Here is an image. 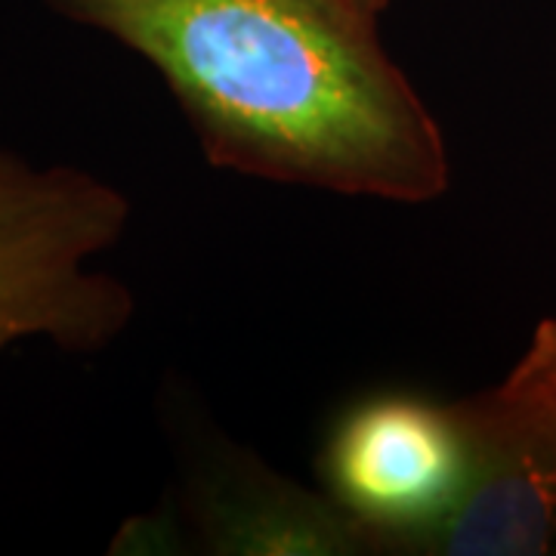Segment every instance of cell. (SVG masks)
<instances>
[{"instance_id":"5b68a950","label":"cell","mask_w":556,"mask_h":556,"mask_svg":"<svg viewBox=\"0 0 556 556\" xmlns=\"http://www.w3.org/2000/svg\"><path fill=\"white\" fill-rule=\"evenodd\" d=\"M195 517L214 554H383L380 538L334 497L303 492L263 467H226L199 482Z\"/></svg>"},{"instance_id":"3957f363","label":"cell","mask_w":556,"mask_h":556,"mask_svg":"<svg viewBox=\"0 0 556 556\" xmlns=\"http://www.w3.org/2000/svg\"><path fill=\"white\" fill-rule=\"evenodd\" d=\"M467 479L452 514L417 538L412 554L538 556L556 544V387L514 371L452 402Z\"/></svg>"},{"instance_id":"277c9868","label":"cell","mask_w":556,"mask_h":556,"mask_svg":"<svg viewBox=\"0 0 556 556\" xmlns=\"http://www.w3.org/2000/svg\"><path fill=\"white\" fill-rule=\"evenodd\" d=\"M331 497L368 526L383 554H412L452 514L467 479V448L452 405L375 396L334 427L325 448Z\"/></svg>"},{"instance_id":"ba28073f","label":"cell","mask_w":556,"mask_h":556,"mask_svg":"<svg viewBox=\"0 0 556 556\" xmlns=\"http://www.w3.org/2000/svg\"><path fill=\"white\" fill-rule=\"evenodd\" d=\"M554 554H556V544H554Z\"/></svg>"},{"instance_id":"7a4b0ae2","label":"cell","mask_w":556,"mask_h":556,"mask_svg":"<svg viewBox=\"0 0 556 556\" xmlns=\"http://www.w3.org/2000/svg\"><path fill=\"white\" fill-rule=\"evenodd\" d=\"M127 226L130 199L118 186L0 146V353L22 340H50L68 353L115 343L137 303L93 260Z\"/></svg>"},{"instance_id":"6da1fadb","label":"cell","mask_w":556,"mask_h":556,"mask_svg":"<svg viewBox=\"0 0 556 556\" xmlns=\"http://www.w3.org/2000/svg\"><path fill=\"white\" fill-rule=\"evenodd\" d=\"M159 72L211 164L356 199L427 204L448 142L356 0H43Z\"/></svg>"},{"instance_id":"8992f818","label":"cell","mask_w":556,"mask_h":556,"mask_svg":"<svg viewBox=\"0 0 556 556\" xmlns=\"http://www.w3.org/2000/svg\"><path fill=\"white\" fill-rule=\"evenodd\" d=\"M519 365L529 368L541 380H547L551 387H556V316L544 318L538 325L526 353L519 358Z\"/></svg>"},{"instance_id":"52a82bcc","label":"cell","mask_w":556,"mask_h":556,"mask_svg":"<svg viewBox=\"0 0 556 556\" xmlns=\"http://www.w3.org/2000/svg\"><path fill=\"white\" fill-rule=\"evenodd\" d=\"M356 3H362V7H365V10H371V13H383L390 0H356Z\"/></svg>"}]
</instances>
